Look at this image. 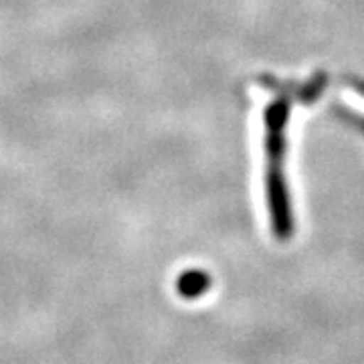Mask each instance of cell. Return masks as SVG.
I'll return each instance as SVG.
<instances>
[{
  "label": "cell",
  "instance_id": "cell-1",
  "mask_svg": "<svg viewBox=\"0 0 364 364\" xmlns=\"http://www.w3.org/2000/svg\"><path fill=\"white\" fill-rule=\"evenodd\" d=\"M265 195H267V208H269L272 231L275 239L289 241L296 233V223H294V208H291V198H289L284 166L267 164Z\"/></svg>",
  "mask_w": 364,
  "mask_h": 364
},
{
  "label": "cell",
  "instance_id": "cell-2",
  "mask_svg": "<svg viewBox=\"0 0 364 364\" xmlns=\"http://www.w3.org/2000/svg\"><path fill=\"white\" fill-rule=\"evenodd\" d=\"M291 114V100L287 95L275 97L265 107L263 124H265V158L272 166H284L286 162V130Z\"/></svg>",
  "mask_w": 364,
  "mask_h": 364
},
{
  "label": "cell",
  "instance_id": "cell-3",
  "mask_svg": "<svg viewBox=\"0 0 364 364\" xmlns=\"http://www.w3.org/2000/svg\"><path fill=\"white\" fill-rule=\"evenodd\" d=\"M213 286V277L205 269H186L176 279V291L184 299H196L205 296Z\"/></svg>",
  "mask_w": 364,
  "mask_h": 364
},
{
  "label": "cell",
  "instance_id": "cell-4",
  "mask_svg": "<svg viewBox=\"0 0 364 364\" xmlns=\"http://www.w3.org/2000/svg\"><path fill=\"white\" fill-rule=\"evenodd\" d=\"M326 81H328V77H326L324 73H316L301 90H299V97H301V102H314V100H318L320 95H322V91H324L326 87Z\"/></svg>",
  "mask_w": 364,
  "mask_h": 364
},
{
  "label": "cell",
  "instance_id": "cell-5",
  "mask_svg": "<svg viewBox=\"0 0 364 364\" xmlns=\"http://www.w3.org/2000/svg\"><path fill=\"white\" fill-rule=\"evenodd\" d=\"M358 91H360V93H364V85H363V83L358 85Z\"/></svg>",
  "mask_w": 364,
  "mask_h": 364
}]
</instances>
